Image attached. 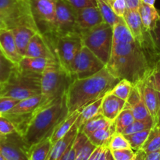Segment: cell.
I'll return each instance as SVG.
<instances>
[{"label": "cell", "mask_w": 160, "mask_h": 160, "mask_svg": "<svg viewBox=\"0 0 160 160\" xmlns=\"http://www.w3.org/2000/svg\"><path fill=\"white\" fill-rule=\"evenodd\" d=\"M42 74L14 68L9 80L2 85L0 96L11 97L18 100L42 94Z\"/></svg>", "instance_id": "cell-4"}, {"label": "cell", "mask_w": 160, "mask_h": 160, "mask_svg": "<svg viewBox=\"0 0 160 160\" xmlns=\"http://www.w3.org/2000/svg\"><path fill=\"white\" fill-rule=\"evenodd\" d=\"M158 96H159V112H158L157 123H156V126L160 127V92H158Z\"/></svg>", "instance_id": "cell-51"}, {"label": "cell", "mask_w": 160, "mask_h": 160, "mask_svg": "<svg viewBox=\"0 0 160 160\" xmlns=\"http://www.w3.org/2000/svg\"><path fill=\"white\" fill-rule=\"evenodd\" d=\"M124 108L130 109L132 111L135 120H146L152 118L142 99L139 88L137 85L133 86L131 93L126 101Z\"/></svg>", "instance_id": "cell-16"}, {"label": "cell", "mask_w": 160, "mask_h": 160, "mask_svg": "<svg viewBox=\"0 0 160 160\" xmlns=\"http://www.w3.org/2000/svg\"><path fill=\"white\" fill-rule=\"evenodd\" d=\"M56 61L72 78V65L78 52L83 47V41L80 34L59 36L52 33H43Z\"/></svg>", "instance_id": "cell-5"}, {"label": "cell", "mask_w": 160, "mask_h": 160, "mask_svg": "<svg viewBox=\"0 0 160 160\" xmlns=\"http://www.w3.org/2000/svg\"><path fill=\"white\" fill-rule=\"evenodd\" d=\"M1 88H2V85H0V95H1Z\"/></svg>", "instance_id": "cell-56"}, {"label": "cell", "mask_w": 160, "mask_h": 160, "mask_svg": "<svg viewBox=\"0 0 160 160\" xmlns=\"http://www.w3.org/2000/svg\"><path fill=\"white\" fill-rule=\"evenodd\" d=\"M20 100L11 97L0 96V115L10 111Z\"/></svg>", "instance_id": "cell-40"}, {"label": "cell", "mask_w": 160, "mask_h": 160, "mask_svg": "<svg viewBox=\"0 0 160 160\" xmlns=\"http://www.w3.org/2000/svg\"><path fill=\"white\" fill-rule=\"evenodd\" d=\"M81 35L83 45L88 48L106 66L112 52L113 27L103 22Z\"/></svg>", "instance_id": "cell-7"}, {"label": "cell", "mask_w": 160, "mask_h": 160, "mask_svg": "<svg viewBox=\"0 0 160 160\" xmlns=\"http://www.w3.org/2000/svg\"><path fill=\"white\" fill-rule=\"evenodd\" d=\"M120 81L109 71L106 67L88 78L73 79L66 92L67 116L104 97Z\"/></svg>", "instance_id": "cell-2"}, {"label": "cell", "mask_w": 160, "mask_h": 160, "mask_svg": "<svg viewBox=\"0 0 160 160\" xmlns=\"http://www.w3.org/2000/svg\"><path fill=\"white\" fill-rule=\"evenodd\" d=\"M98 9L102 15L104 21L113 27L120 20V17H118L112 9L111 4L108 0H95Z\"/></svg>", "instance_id": "cell-30"}, {"label": "cell", "mask_w": 160, "mask_h": 160, "mask_svg": "<svg viewBox=\"0 0 160 160\" xmlns=\"http://www.w3.org/2000/svg\"><path fill=\"white\" fill-rule=\"evenodd\" d=\"M150 80L152 83L153 87L157 92H160V57L156 61L149 76Z\"/></svg>", "instance_id": "cell-42"}, {"label": "cell", "mask_w": 160, "mask_h": 160, "mask_svg": "<svg viewBox=\"0 0 160 160\" xmlns=\"http://www.w3.org/2000/svg\"><path fill=\"white\" fill-rule=\"evenodd\" d=\"M73 81L62 68L56 59H50L42 74V102L48 104L66 95L69 85Z\"/></svg>", "instance_id": "cell-6"}, {"label": "cell", "mask_w": 160, "mask_h": 160, "mask_svg": "<svg viewBox=\"0 0 160 160\" xmlns=\"http://www.w3.org/2000/svg\"><path fill=\"white\" fill-rule=\"evenodd\" d=\"M78 131H79V128L74 124L71 130L62 138H61L53 145L48 160H60L70 144L75 140Z\"/></svg>", "instance_id": "cell-20"}, {"label": "cell", "mask_w": 160, "mask_h": 160, "mask_svg": "<svg viewBox=\"0 0 160 160\" xmlns=\"http://www.w3.org/2000/svg\"><path fill=\"white\" fill-rule=\"evenodd\" d=\"M138 12L145 29L152 32L160 20V14L158 9L155 6L147 4L142 0L138 8Z\"/></svg>", "instance_id": "cell-22"}, {"label": "cell", "mask_w": 160, "mask_h": 160, "mask_svg": "<svg viewBox=\"0 0 160 160\" xmlns=\"http://www.w3.org/2000/svg\"><path fill=\"white\" fill-rule=\"evenodd\" d=\"M0 160H6L5 158L2 156V155L1 154V152H0Z\"/></svg>", "instance_id": "cell-54"}, {"label": "cell", "mask_w": 160, "mask_h": 160, "mask_svg": "<svg viewBox=\"0 0 160 160\" xmlns=\"http://www.w3.org/2000/svg\"><path fill=\"white\" fill-rule=\"evenodd\" d=\"M24 56L56 59L48 42L42 33H37L31 39Z\"/></svg>", "instance_id": "cell-17"}, {"label": "cell", "mask_w": 160, "mask_h": 160, "mask_svg": "<svg viewBox=\"0 0 160 160\" xmlns=\"http://www.w3.org/2000/svg\"><path fill=\"white\" fill-rule=\"evenodd\" d=\"M7 28V25H6V19H5L4 15L2 13L0 12V31L3 29H6Z\"/></svg>", "instance_id": "cell-50"}, {"label": "cell", "mask_w": 160, "mask_h": 160, "mask_svg": "<svg viewBox=\"0 0 160 160\" xmlns=\"http://www.w3.org/2000/svg\"><path fill=\"white\" fill-rule=\"evenodd\" d=\"M112 122L110 120H107L105 117H103L101 113H98L93 118L88 120L84 125L79 128L81 131H82L86 136H88L92 133L101 129V128H105V127L109 126Z\"/></svg>", "instance_id": "cell-29"}, {"label": "cell", "mask_w": 160, "mask_h": 160, "mask_svg": "<svg viewBox=\"0 0 160 160\" xmlns=\"http://www.w3.org/2000/svg\"><path fill=\"white\" fill-rule=\"evenodd\" d=\"M75 159H76V147H75L74 141H73L60 160H75Z\"/></svg>", "instance_id": "cell-45"}, {"label": "cell", "mask_w": 160, "mask_h": 160, "mask_svg": "<svg viewBox=\"0 0 160 160\" xmlns=\"http://www.w3.org/2000/svg\"><path fill=\"white\" fill-rule=\"evenodd\" d=\"M0 133L5 135H9L14 133H17V131L15 125L10 120L6 117H0Z\"/></svg>", "instance_id": "cell-41"}, {"label": "cell", "mask_w": 160, "mask_h": 160, "mask_svg": "<svg viewBox=\"0 0 160 160\" xmlns=\"http://www.w3.org/2000/svg\"><path fill=\"white\" fill-rule=\"evenodd\" d=\"M106 67L104 63L86 46L83 45L72 65V78L82 79L95 74Z\"/></svg>", "instance_id": "cell-10"}, {"label": "cell", "mask_w": 160, "mask_h": 160, "mask_svg": "<svg viewBox=\"0 0 160 160\" xmlns=\"http://www.w3.org/2000/svg\"><path fill=\"white\" fill-rule=\"evenodd\" d=\"M52 146L51 137L46 138L30 148L28 152V159L29 160H48Z\"/></svg>", "instance_id": "cell-27"}, {"label": "cell", "mask_w": 160, "mask_h": 160, "mask_svg": "<svg viewBox=\"0 0 160 160\" xmlns=\"http://www.w3.org/2000/svg\"><path fill=\"white\" fill-rule=\"evenodd\" d=\"M16 66L5 56L0 48V85L7 82Z\"/></svg>", "instance_id": "cell-32"}, {"label": "cell", "mask_w": 160, "mask_h": 160, "mask_svg": "<svg viewBox=\"0 0 160 160\" xmlns=\"http://www.w3.org/2000/svg\"><path fill=\"white\" fill-rule=\"evenodd\" d=\"M135 158L134 160H145V152L142 149H139L135 152Z\"/></svg>", "instance_id": "cell-49"}, {"label": "cell", "mask_w": 160, "mask_h": 160, "mask_svg": "<svg viewBox=\"0 0 160 160\" xmlns=\"http://www.w3.org/2000/svg\"><path fill=\"white\" fill-rule=\"evenodd\" d=\"M0 48L5 56L16 65L23 58L18 51L13 34L9 28L0 31Z\"/></svg>", "instance_id": "cell-19"}, {"label": "cell", "mask_w": 160, "mask_h": 160, "mask_svg": "<svg viewBox=\"0 0 160 160\" xmlns=\"http://www.w3.org/2000/svg\"><path fill=\"white\" fill-rule=\"evenodd\" d=\"M49 61L50 59L45 58L23 56L17 66L21 70L42 74Z\"/></svg>", "instance_id": "cell-24"}, {"label": "cell", "mask_w": 160, "mask_h": 160, "mask_svg": "<svg viewBox=\"0 0 160 160\" xmlns=\"http://www.w3.org/2000/svg\"><path fill=\"white\" fill-rule=\"evenodd\" d=\"M28 146L18 133L7 135L0 142V152L6 160H29Z\"/></svg>", "instance_id": "cell-13"}, {"label": "cell", "mask_w": 160, "mask_h": 160, "mask_svg": "<svg viewBox=\"0 0 160 160\" xmlns=\"http://www.w3.org/2000/svg\"><path fill=\"white\" fill-rule=\"evenodd\" d=\"M113 160H134L136 152L132 148H125L111 151Z\"/></svg>", "instance_id": "cell-39"}, {"label": "cell", "mask_w": 160, "mask_h": 160, "mask_svg": "<svg viewBox=\"0 0 160 160\" xmlns=\"http://www.w3.org/2000/svg\"><path fill=\"white\" fill-rule=\"evenodd\" d=\"M108 1H109V3H110V4H111V3H112L113 1H115V0H108Z\"/></svg>", "instance_id": "cell-55"}, {"label": "cell", "mask_w": 160, "mask_h": 160, "mask_svg": "<svg viewBox=\"0 0 160 160\" xmlns=\"http://www.w3.org/2000/svg\"><path fill=\"white\" fill-rule=\"evenodd\" d=\"M142 149L145 153L160 149V127L155 126L150 130L149 134Z\"/></svg>", "instance_id": "cell-31"}, {"label": "cell", "mask_w": 160, "mask_h": 160, "mask_svg": "<svg viewBox=\"0 0 160 160\" xmlns=\"http://www.w3.org/2000/svg\"><path fill=\"white\" fill-rule=\"evenodd\" d=\"M145 160H160V149L145 153Z\"/></svg>", "instance_id": "cell-48"}, {"label": "cell", "mask_w": 160, "mask_h": 160, "mask_svg": "<svg viewBox=\"0 0 160 160\" xmlns=\"http://www.w3.org/2000/svg\"><path fill=\"white\" fill-rule=\"evenodd\" d=\"M11 31L13 34L19 52L23 57L26 54L27 48L33 36L37 33H41L34 28L28 26L16 27V28H12Z\"/></svg>", "instance_id": "cell-21"}, {"label": "cell", "mask_w": 160, "mask_h": 160, "mask_svg": "<svg viewBox=\"0 0 160 160\" xmlns=\"http://www.w3.org/2000/svg\"><path fill=\"white\" fill-rule=\"evenodd\" d=\"M104 19L98 6H90L77 10V28L80 34L103 23Z\"/></svg>", "instance_id": "cell-15"}, {"label": "cell", "mask_w": 160, "mask_h": 160, "mask_svg": "<svg viewBox=\"0 0 160 160\" xmlns=\"http://www.w3.org/2000/svg\"><path fill=\"white\" fill-rule=\"evenodd\" d=\"M33 14L42 33L52 28L56 19V0H31Z\"/></svg>", "instance_id": "cell-12"}, {"label": "cell", "mask_w": 160, "mask_h": 160, "mask_svg": "<svg viewBox=\"0 0 160 160\" xmlns=\"http://www.w3.org/2000/svg\"><path fill=\"white\" fill-rule=\"evenodd\" d=\"M144 2L147 3L148 5H152V6H154L155 2H156V0H143Z\"/></svg>", "instance_id": "cell-52"}, {"label": "cell", "mask_w": 160, "mask_h": 160, "mask_svg": "<svg viewBox=\"0 0 160 160\" xmlns=\"http://www.w3.org/2000/svg\"><path fill=\"white\" fill-rule=\"evenodd\" d=\"M116 132L115 122H112L109 126L101 128L87 136L90 142L96 147L109 145L111 138Z\"/></svg>", "instance_id": "cell-25"}, {"label": "cell", "mask_w": 160, "mask_h": 160, "mask_svg": "<svg viewBox=\"0 0 160 160\" xmlns=\"http://www.w3.org/2000/svg\"><path fill=\"white\" fill-rule=\"evenodd\" d=\"M134 120L135 119L133 115L132 111L130 109L124 108L114 121L115 122L116 132L123 134L124 130L128 128Z\"/></svg>", "instance_id": "cell-33"}, {"label": "cell", "mask_w": 160, "mask_h": 160, "mask_svg": "<svg viewBox=\"0 0 160 160\" xmlns=\"http://www.w3.org/2000/svg\"><path fill=\"white\" fill-rule=\"evenodd\" d=\"M80 114V110L77 111L74 113L71 114L70 116H67L55 129L54 132L52 133L51 136V142L54 145L56 142L60 140L61 138L64 137L69 131L71 130L73 125L76 123V120L78 119V116Z\"/></svg>", "instance_id": "cell-28"}, {"label": "cell", "mask_w": 160, "mask_h": 160, "mask_svg": "<svg viewBox=\"0 0 160 160\" xmlns=\"http://www.w3.org/2000/svg\"><path fill=\"white\" fill-rule=\"evenodd\" d=\"M126 105V101L118 98L111 92L106 94L102 99L100 113L107 120L114 122Z\"/></svg>", "instance_id": "cell-18"}, {"label": "cell", "mask_w": 160, "mask_h": 160, "mask_svg": "<svg viewBox=\"0 0 160 160\" xmlns=\"http://www.w3.org/2000/svg\"><path fill=\"white\" fill-rule=\"evenodd\" d=\"M111 6L114 13L120 18H123L128 9L125 0H115L111 3Z\"/></svg>", "instance_id": "cell-43"}, {"label": "cell", "mask_w": 160, "mask_h": 160, "mask_svg": "<svg viewBox=\"0 0 160 160\" xmlns=\"http://www.w3.org/2000/svg\"><path fill=\"white\" fill-rule=\"evenodd\" d=\"M152 33L153 38H154L155 44H156L157 51L160 55V20L158 21L156 28Z\"/></svg>", "instance_id": "cell-46"}, {"label": "cell", "mask_w": 160, "mask_h": 160, "mask_svg": "<svg viewBox=\"0 0 160 160\" xmlns=\"http://www.w3.org/2000/svg\"><path fill=\"white\" fill-rule=\"evenodd\" d=\"M142 1V0H125L128 9L132 10H138Z\"/></svg>", "instance_id": "cell-47"}, {"label": "cell", "mask_w": 160, "mask_h": 160, "mask_svg": "<svg viewBox=\"0 0 160 160\" xmlns=\"http://www.w3.org/2000/svg\"><path fill=\"white\" fill-rule=\"evenodd\" d=\"M0 12L4 15L9 29L28 26L42 33L33 14L31 0H0Z\"/></svg>", "instance_id": "cell-8"}, {"label": "cell", "mask_w": 160, "mask_h": 160, "mask_svg": "<svg viewBox=\"0 0 160 160\" xmlns=\"http://www.w3.org/2000/svg\"><path fill=\"white\" fill-rule=\"evenodd\" d=\"M67 1L70 3L77 10L90 6H97L95 0H67Z\"/></svg>", "instance_id": "cell-44"}, {"label": "cell", "mask_w": 160, "mask_h": 160, "mask_svg": "<svg viewBox=\"0 0 160 160\" xmlns=\"http://www.w3.org/2000/svg\"><path fill=\"white\" fill-rule=\"evenodd\" d=\"M102 99L103 97L89 103L87 106H84L82 109H80V114L77 119L76 123H75V125L78 128L84 125L88 120L100 113V109H101L102 103Z\"/></svg>", "instance_id": "cell-26"}, {"label": "cell", "mask_w": 160, "mask_h": 160, "mask_svg": "<svg viewBox=\"0 0 160 160\" xmlns=\"http://www.w3.org/2000/svg\"><path fill=\"white\" fill-rule=\"evenodd\" d=\"M46 32L59 36L79 34L77 28V9L67 0H56L54 24Z\"/></svg>", "instance_id": "cell-9"}, {"label": "cell", "mask_w": 160, "mask_h": 160, "mask_svg": "<svg viewBox=\"0 0 160 160\" xmlns=\"http://www.w3.org/2000/svg\"><path fill=\"white\" fill-rule=\"evenodd\" d=\"M123 19L134 37V40L142 48L151 52L159 55L156 47L152 33L145 29L142 23L138 10L128 9Z\"/></svg>", "instance_id": "cell-11"}, {"label": "cell", "mask_w": 160, "mask_h": 160, "mask_svg": "<svg viewBox=\"0 0 160 160\" xmlns=\"http://www.w3.org/2000/svg\"><path fill=\"white\" fill-rule=\"evenodd\" d=\"M67 114L66 95L48 104L39 106L20 134L28 149L46 138L51 137L56 127L67 117Z\"/></svg>", "instance_id": "cell-3"}, {"label": "cell", "mask_w": 160, "mask_h": 160, "mask_svg": "<svg viewBox=\"0 0 160 160\" xmlns=\"http://www.w3.org/2000/svg\"><path fill=\"white\" fill-rule=\"evenodd\" d=\"M150 130H145V131H139V132L134 133V134H128V135H124L128 141L129 142L130 145H131V148L134 151H138L139 149H142V146L146 142L147 138H148V134H149Z\"/></svg>", "instance_id": "cell-34"}, {"label": "cell", "mask_w": 160, "mask_h": 160, "mask_svg": "<svg viewBox=\"0 0 160 160\" xmlns=\"http://www.w3.org/2000/svg\"><path fill=\"white\" fill-rule=\"evenodd\" d=\"M6 138H7V135H5V134L0 133V142H1V141L6 140Z\"/></svg>", "instance_id": "cell-53"}, {"label": "cell", "mask_w": 160, "mask_h": 160, "mask_svg": "<svg viewBox=\"0 0 160 160\" xmlns=\"http://www.w3.org/2000/svg\"><path fill=\"white\" fill-rule=\"evenodd\" d=\"M153 127H154V123L152 118L146 119V120H135L128 128L124 130L123 134L128 135V134H134L145 130L152 129Z\"/></svg>", "instance_id": "cell-36"}, {"label": "cell", "mask_w": 160, "mask_h": 160, "mask_svg": "<svg viewBox=\"0 0 160 160\" xmlns=\"http://www.w3.org/2000/svg\"><path fill=\"white\" fill-rule=\"evenodd\" d=\"M159 57L134 40L123 18L114 25L112 52L106 66L114 77L136 85L150 76Z\"/></svg>", "instance_id": "cell-1"}, {"label": "cell", "mask_w": 160, "mask_h": 160, "mask_svg": "<svg viewBox=\"0 0 160 160\" xmlns=\"http://www.w3.org/2000/svg\"><path fill=\"white\" fill-rule=\"evenodd\" d=\"M74 145L76 147L75 160H88L94 150L96 148V146L94 145L88 138L80 130L74 140Z\"/></svg>", "instance_id": "cell-23"}, {"label": "cell", "mask_w": 160, "mask_h": 160, "mask_svg": "<svg viewBox=\"0 0 160 160\" xmlns=\"http://www.w3.org/2000/svg\"><path fill=\"white\" fill-rule=\"evenodd\" d=\"M88 160H113L111 150L107 145L96 147Z\"/></svg>", "instance_id": "cell-38"}, {"label": "cell", "mask_w": 160, "mask_h": 160, "mask_svg": "<svg viewBox=\"0 0 160 160\" xmlns=\"http://www.w3.org/2000/svg\"><path fill=\"white\" fill-rule=\"evenodd\" d=\"M111 151L119 149H125V148H131V145L128 139L121 133L115 132L111 138L108 145Z\"/></svg>", "instance_id": "cell-37"}, {"label": "cell", "mask_w": 160, "mask_h": 160, "mask_svg": "<svg viewBox=\"0 0 160 160\" xmlns=\"http://www.w3.org/2000/svg\"><path fill=\"white\" fill-rule=\"evenodd\" d=\"M136 85L139 88L144 103H145L148 111L149 112L150 116L152 118L154 126H156V123H157L158 112H159V107L158 92L153 87L152 83L149 77L139 84H136Z\"/></svg>", "instance_id": "cell-14"}, {"label": "cell", "mask_w": 160, "mask_h": 160, "mask_svg": "<svg viewBox=\"0 0 160 160\" xmlns=\"http://www.w3.org/2000/svg\"><path fill=\"white\" fill-rule=\"evenodd\" d=\"M134 84L127 79H122L114 86L113 88L110 91L112 94L117 96L121 99L127 101L130 93L131 92Z\"/></svg>", "instance_id": "cell-35"}]
</instances>
